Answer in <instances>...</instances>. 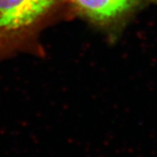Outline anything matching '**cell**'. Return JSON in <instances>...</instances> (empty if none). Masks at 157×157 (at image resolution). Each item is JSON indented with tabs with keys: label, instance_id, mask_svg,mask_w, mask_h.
<instances>
[{
	"label": "cell",
	"instance_id": "cell-1",
	"mask_svg": "<svg viewBox=\"0 0 157 157\" xmlns=\"http://www.w3.org/2000/svg\"><path fill=\"white\" fill-rule=\"evenodd\" d=\"M63 19L65 0H0V63L19 55L46 56L43 32Z\"/></svg>",
	"mask_w": 157,
	"mask_h": 157
},
{
	"label": "cell",
	"instance_id": "cell-2",
	"mask_svg": "<svg viewBox=\"0 0 157 157\" xmlns=\"http://www.w3.org/2000/svg\"><path fill=\"white\" fill-rule=\"evenodd\" d=\"M153 5L157 0H65L67 19L82 20L112 43L134 16Z\"/></svg>",
	"mask_w": 157,
	"mask_h": 157
}]
</instances>
